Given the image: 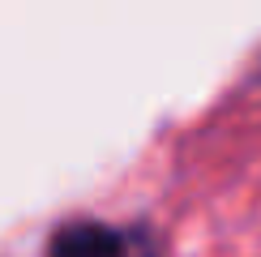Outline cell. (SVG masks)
I'll use <instances>...</instances> for the list:
<instances>
[{"label":"cell","instance_id":"1","mask_svg":"<svg viewBox=\"0 0 261 257\" xmlns=\"http://www.w3.org/2000/svg\"><path fill=\"white\" fill-rule=\"evenodd\" d=\"M47 257H133V244L107 223H69L51 236Z\"/></svg>","mask_w":261,"mask_h":257}]
</instances>
